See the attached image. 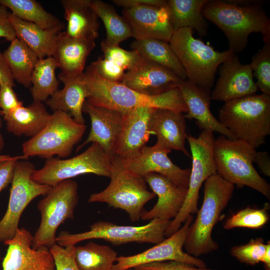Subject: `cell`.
<instances>
[{
    "mask_svg": "<svg viewBox=\"0 0 270 270\" xmlns=\"http://www.w3.org/2000/svg\"><path fill=\"white\" fill-rule=\"evenodd\" d=\"M80 78L86 88V102L92 106L122 112L140 107L168 109L186 114L188 112L186 105L178 88L156 96L142 94L120 82L104 80L96 73L92 64Z\"/></svg>",
    "mask_w": 270,
    "mask_h": 270,
    "instance_id": "obj_1",
    "label": "cell"
},
{
    "mask_svg": "<svg viewBox=\"0 0 270 270\" xmlns=\"http://www.w3.org/2000/svg\"><path fill=\"white\" fill-rule=\"evenodd\" d=\"M262 5L240 6L225 0H208L202 14L223 32L228 50L236 54L246 48L252 33H260L264 42L270 40V20Z\"/></svg>",
    "mask_w": 270,
    "mask_h": 270,
    "instance_id": "obj_2",
    "label": "cell"
},
{
    "mask_svg": "<svg viewBox=\"0 0 270 270\" xmlns=\"http://www.w3.org/2000/svg\"><path fill=\"white\" fill-rule=\"evenodd\" d=\"M234 189V184L217 174L206 180L202 206L188 228L184 242L186 253L198 258L218 249V242L212 238V230L232 196Z\"/></svg>",
    "mask_w": 270,
    "mask_h": 270,
    "instance_id": "obj_3",
    "label": "cell"
},
{
    "mask_svg": "<svg viewBox=\"0 0 270 270\" xmlns=\"http://www.w3.org/2000/svg\"><path fill=\"white\" fill-rule=\"evenodd\" d=\"M218 120L235 139L256 149L270 134V95L254 94L225 102Z\"/></svg>",
    "mask_w": 270,
    "mask_h": 270,
    "instance_id": "obj_4",
    "label": "cell"
},
{
    "mask_svg": "<svg viewBox=\"0 0 270 270\" xmlns=\"http://www.w3.org/2000/svg\"><path fill=\"white\" fill-rule=\"evenodd\" d=\"M168 42L186 72V80L210 94L218 68L234 54L229 50H216L194 38L190 28L174 31Z\"/></svg>",
    "mask_w": 270,
    "mask_h": 270,
    "instance_id": "obj_5",
    "label": "cell"
},
{
    "mask_svg": "<svg viewBox=\"0 0 270 270\" xmlns=\"http://www.w3.org/2000/svg\"><path fill=\"white\" fill-rule=\"evenodd\" d=\"M256 152L243 140L221 135L215 139L214 146L216 174L234 185L250 187L270 199V185L253 165Z\"/></svg>",
    "mask_w": 270,
    "mask_h": 270,
    "instance_id": "obj_6",
    "label": "cell"
},
{
    "mask_svg": "<svg viewBox=\"0 0 270 270\" xmlns=\"http://www.w3.org/2000/svg\"><path fill=\"white\" fill-rule=\"evenodd\" d=\"M110 178L107 187L90 194L88 202L106 203L125 211L132 222L140 220L144 205L156 196L148 190L144 178L126 169L120 158L115 156Z\"/></svg>",
    "mask_w": 270,
    "mask_h": 270,
    "instance_id": "obj_7",
    "label": "cell"
},
{
    "mask_svg": "<svg viewBox=\"0 0 270 270\" xmlns=\"http://www.w3.org/2000/svg\"><path fill=\"white\" fill-rule=\"evenodd\" d=\"M86 126L76 122L68 114L61 111L50 114L44 127L22 144L24 159L38 156L46 159L58 156L64 158L82 138Z\"/></svg>",
    "mask_w": 270,
    "mask_h": 270,
    "instance_id": "obj_8",
    "label": "cell"
},
{
    "mask_svg": "<svg viewBox=\"0 0 270 270\" xmlns=\"http://www.w3.org/2000/svg\"><path fill=\"white\" fill-rule=\"evenodd\" d=\"M186 140L192 160L188 192L182 208L170 221L165 232L164 236L167 238L176 232L190 215L197 212L199 192L202 184L210 176L216 174L213 132L202 130L197 138L188 134Z\"/></svg>",
    "mask_w": 270,
    "mask_h": 270,
    "instance_id": "obj_9",
    "label": "cell"
},
{
    "mask_svg": "<svg viewBox=\"0 0 270 270\" xmlns=\"http://www.w3.org/2000/svg\"><path fill=\"white\" fill-rule=\"evenodd\" d=\"M170 221L156 218L143 226H132L100 220L90 226L88 231L76 234L62 232L56 236V244L63 247L74 246L84 240L98 238L114 245L134 242L156 244L165 238L164 233Z\"/></svg>",
    "mask_w": 270,
    "mask_h": 270,
    "instance_id": "obj_10",
    "label": "cell"
},
{
    "mask_svg": "<svg viewBox=\"0 0 270 270\" xmlns=\"http://www.w3.org/2000/svg\"><path fill=\"white\" fill-rule=\"evenodd\" d=\"M38 204L40 214V226L32 236L34 249L44 246L49 248L56 244V232L59 226L74 217L78 201L76 182L68 180L52 186Z\"/></svg>",
    "mask_w": 270,
    "mask_h": 270,
    "instance_id": "obj_11",
    "label": "cell"
},
{
    "mask_svg": "<svg viewBox=\"0 0 270 270\" xmlns=\"http://www.w3.org/2000/svg\"><path fill=\"white\" fill-rule=\"evenodd\" d=\"M112 168L111 158L100 146L92 143L84 152L72 158L46 159L43 167L35 170L31 177L39 184L53 186L62 181L88 174L110 178Z\"/></svg>",
    "mask_w": 270,
    "mask_h": 270,
    "instance_id": "obj_12",
    "label": "cell"
},
{
    "mask_svg": "<svg viewBox=\"0 0 270 270\" xmlns=\"http://www.w3.org/2000/svg\"><path fill=\"white\" fill-rule=\"evenodd\" d=\"M34 166L27 160H18L11 182L6 210L0 220V242L12 239L18 229L20 216L36 198L46 194L52 186L39 184L32 178Z\"/></svg>",
    "mask_w": 270,
    "mask_h": 270,
    "instance_id": "obj_13",
    "label": "cell"
},
{
    "mask_svg": "<svg viewBox=\"0 0 270 270\" xmlns=\"http://www.w3.org/2000/svg\"><path fill=\"white\" fill-rule=\"evenodd\" d=\"M192 221L193 216L190 214L176 232L155 246L136 254L118 256L112 270H127L144 264L168 260L182 262L200 268H206L204 260L183 250Z\"/></svg>",
    "mask_w": 270,
    "mask_h": 270,
    "instance_id": "obj_14",
    "label": "cell"
},
{
    "mask_svg": "<svg viewBox=\"0 0 270 270\" xmlns=\"http://www.w3.org/2000/svg\"><path fill=\"white\" fill-rule=\"evenodd\" d=\"M172 150L158 142L144 146L136 156L130 159L120 158L123 166L138 175L144 176L149 173L162 174L176 185L188 188L190 170L182 169L169 158Z\"/></svg>",
    "mask_w": 270,
    "mask_h": 270,
    "instance_id": "obj_15",
    "label": "cell"
},
{
    "mask_svg": "<svg viewBox=\"0 0 270 270\" xmlns=\"http://www.w3.org/2000/svg\"><path fill=\"white\" fill-rule=\"evenodd\" d=\"M32 236L24 228H18L14 237L4 242L8 246L2 270H56L50 248L32 246Z\"/></svg>",
    "mask_w": 270,
    "mask_h": 270,
    "instance_id": "obj_16",
    "label": "cell"
},
{
    "mask_svg": "<svg viewBox=\"0 0 270 270\" xmlns=\"http://www.w3.org/2000/svg\"><path fill=\"white\" fill-rule=\"evenodd\" d=\"M219 71V78L210 92L211 100L225 102L258 91L250 64H242L236 54L220 65Z\"/></svg>",
    "mask_w": 270,
    "mask_h": 270,
    "instance_id": "obj_17",
    "label": "cell"
},
{
    "mask_svg": "<svg viewBox=\"0 0 270 270\" xmlns=\"http://www.w3.org/2000/svg\"><path fill=\"white\" fill-rule=\"evenodd\" d=\"M182 80L168 69L142 56L120 83L141 94L156 96L178 88Z\"/></svg>",
    "mask_w": 270,
    "mask_h": 270,
    "instance_id": "obj_18",
    "label": "cell"
},
{
    "mask_svg": "<svg viewBox=\"0 0 270 270\" xmlns=\"http://www.w3.org/2000/svg\"><path fill=\"white\" fill-rule=\"evenodd\" d=\"M82 110L90 118L91 128L86 139L77 148L76 151L89 143H96L112 160L116 156V144L122 130L123 113L114 109L91 105L86 100Z\"/></svg>",
    "mask_w": 270,
    "mask_h": 270,
    "instance_id": "obj_19",
    "label": "cell"
},
{
    "mask_svg": "<svg viewBox=\"0 0 270 270\" xmlns=\"http://www.w3.org/2000/svg\"><path fill=\"white\" fill-rule=\"evenodd\" d=\"M154 108H138L123 113L122 130L116 156L130 159L138 156L149 140L151 118Z\"/></svg>",
    "mask_w": 270,
    "mask_h": 270,
    "instance_id": "obj_20",
    "label": "cell"
},
{
    "mask_svg": "<svg viewBox=\"0 0 270 270\" xmlns=\"http://www.w3.org/2000/svg\"><path fill=\"white\" fill-rule=\"evenodd\" d=\"M136 40L155 38L169 42L174 32L166 6H144L123 9Z\"/></svg>",
    "mask_w": 270,
    "mask_h": 270,
    "instance_id": "obj_21",
    "label": "cell"
},
{
    "mask_svg": "<svg viewBox=\"0 0 270 270\" xmlns=\"http://www.w3.org/2000/svg\"><path fill=\"white\" fill-rule=\"evenodd\" d=\"M144 178L158 198L151 210H143L140 219L144 220L174 219L184 204L188 188L178 186L166 177L156 173H149Z\"/></svg>",
    "mask_w": 270,
    "mask_h": 270,
    "instance_id": "obj_22",
    "label": "cell"
},
{
    "mask_svg": "<svg viewBox=\"0 0 270 270\" xmlns=\"http://www.w3.org/2000/svg\"><path fill=\"white\" fill-rule=\"evenodd\" d=\"M95 40L71 38L61 32L52 57L60 69L58 78L63 84L82 76L88 57L96 46Z\"/></svg>",
    "mask_w": 270,
    "mask_h": 270,
    "instance_id": "obj_23",
    "label": "cell"
},
{
    "mask_svg": "<svg viewBox=\"0 0 270 270\" xmlns=\"http://www.w3.org/2000/svg\"><path fill=\"white\" fill-rule=\"evenodd\" d=\"M178 88L188 108L186 118L195 120L202 130L216 132L230 139L236 140L211 112L210 94L187 80L182 82Z\"/></svg>",
    "mask_w": 270,
    "mask_h": 270,
    "instance_id": "obj_24",
    "label": "cell"
},
{
    "mask_svg": "<svg viewBox=\"0 0 270 270\" xmlns=\"http://www.w3.org/2000/svg\"><path fill=\"white\" fill-rule=\"evenodd\" d=\"M184 113L168 109L155 108L151 118V134L157 137V142L170 150L190 155L185 147L188 134Z\"/></svg>",
    "mask_w": 270,
    "mask_h": 270,
    "instance_id": "obj_25",
    "label": "cell"
},
{
    "mask_svg": "<svg viewBox=\"0 0 270 270\" xmlns=\"http://www.w3.org/2000/svg\"><path fill=\"white\" fill-rule=\"evenodd\" d=\"M60 2L67 22L65 34L71 38L96 40L100 24L90 0H62Z\"/></svg>",
    "mask_w": 270,
    "mask_h": 270,
    "instance_id": "obj_26",
    "label": "cell"
},
{
    "mask_svg": "<svg viewBox=\"0 0 270 270\" xmlns=\"http://www.w3.org/2000/svg\"><path fill=\"white\" fill-rule=\"evenodd\" d=\"M10 19L16 38L28 46L39 59L52 56L64 26L44 29L34 23L20 20L11 13Z\"/></svg>",
    "mask_w": 270,
    "mask_h": 270,
    "instance_id": "obj_27",
    "label": "cell"
},
{
    "mask_svg": "<svg viewBox=\"0 0 270 270\" xmlns=\"http://www.w3.org/2000/svg\"><path fill=\"white\" fill-rule=\"evenodd\" d=\"M50 114L42 102L34 101L2 116L8 131L15 136L33 137L46 125Z\"/></svg>",
    "mask_w": 270,
    "mask_h": 270,
    "instance_id": "obj_28",
    "label": "cell"
},
{
    "mask_svg": "<svg viewBox=\"0 0 270 270\" xmlns=\"http://www.w3.org/2000/svg\"><path fill=\"white\" fill-rule=\"evenodd\" d=\"M208 0H168L166 9L174 31L182 28L196 30L202 36L208 34V24L202 9Z\"/></svg>",
    "mask_w": 270,
    "mask_h": 270,
    "instance_id": "obj_29",
    "label": "cell"
},
{
    "mask_svg": "<svg viewBox=\"0 0 270 270\" xmlns=\"http://www.w3.org/2000/svg\"><path fill=\"white\" fill-rule=\"evenodd\" d=\"M62 88L56 90L45 102L54 112L68 114L78 123L85 124L83 106L86 99V91L81 78L64 83Z\"/></svg>",
    "mask_w": 270,
    "mask_h": 270,
    "instance_id": "obj_30",
    "label": "cell"
},
{
    "mask_svg": "<svg viewBox=\"0 0 270 270\" xmlns=\"http://www.w3.org/2000/svg\"><path fill=\"white\" fill-rule=\"evenodd\" d=\"M2 54L14 80L25 88L30 87L32 74L39 59L36 54L16 38Z\"/></svg>",
    "mask_w": 270,
    "mask_h": 270,
    "instance_id": "obj_31",
    "label": "cell"
},
{
    "mask_svg": "<svg viewBox=\"0 0 270 270\" xmlns=\"http://www.w3.org/2000/svg\"><path fill=\"white\" fill-rule=\"evenodd\" d=\"M130 47L144 58L168 69L184 80L187 79L168 42L155 38L135 40Z\"/></svg>",
    "mask_w": 270,
    "mask_h": 270,
    "instance_id": "obj_32",
    "label": "cell"
},
{
    "mask_svg": "<svg viewBox=\"0 0 270 270\" xmlns=\"http://www.w3.org/2000/svg\"><path fill=\"white\" fill-rule=\"evenodd\" d=\"M90 5L105 26L106 38L102 41L106 44L119 46L122 41L132 37L128 24L113 6L100 0H90Z\"/></svg>",
    "mask_w": 270,
    "mask_h": 270,
    "instance_id": "obj_33",
    "label": "cell"
},
{
    "mask_svg": "<svg viewBox=\"0 0 270 270\" xmlns=\"http://www.w3.org/2000/svg\"><path fill=\"white\" fill-rule=\"evenodd\" d=\"M74 256L79 270H112L118 257L110 246L93 242L75 246Z\"/></svg>",
    "mask_w": 270,
    "mask_h": 270,
    "instance_id": "obj_34",
    "label": "cell"
},
{
    "mask_svg": "<svg viewBox=\"0 0 270 270\" xmlns=\"http://www.w3.org/2000/svg\"><path fill=\"white\" fill-rule=\"evenodd\" d=\"M0 4L10 10V13L24 21L34 23L44 29L64 26L52 14L45 10L34 0H0Z\"/></svg>",
    "mask_w": 270,
    "mask_h": 270,
    "instance_id": "obj_35",
    "label": "cell"
},
{
    "mask_svg": "<svg viewBox=\"0 0 270 270\" xmlns=\"http://www.w3.org/2000/svg\"><path fill=\"white\" fill-rule=\"evenodd\" d=\"M58 65L52 57L38 59L31 76L30 92L34 101L46 102L58 90L56 75Z\"/></svg>",
    "mask_w": 270,
    "mask_h": 270,
    "instance_id": "obj_36",
    "label": "cell"
},
{
    "mask_svg": "<svg viewBox=\"0 0 270 270\" xmlns=\"http://www.w3.org/2000/svg\"><path fill=\"white\" fill-rule=\"evenodd\" d=\"M266 208L259 209L246 207L240 210L226 220L224 228L228 230L237 228H260L269 220Z\"/></svg>",
    "mask_w": 270,
    "mask_h": 270,
    "instance_id": "obj_37",
    "label": "cell"
},
{
    "mask_svg": "<svg viewBox=\"0 0 270 270\" xmlns=\"http://www.w3.org/2000/svg\"><path fill=\"white\" fill-rule=\"evenodd\" d=\"M258 90L270 95V40L264 42L262 48L254 54L249 64Z\"/></svg>",
    "mask_w": 270,
    "mask_h": 270,
    "instance_id": "obj_38",
    "label": "cell"
},
{
    "mask_svg": "<svg viewBox=\"0 0 270 270\" xmlns=\"http://www.w3.org/2000/svg\"><path fill=\"white\" fill-rule=\"evenodd\" d=\"M266 250V244L264 239L258 238L251 239L246 244L232 247L230 252L240 262L254 266L261 262Z\"/></svg>",
    "mask_w": 270,
    "mask_h": 270,
    "instance_id": "obj_39",
    "label": "cell"
},
{
    "mask_svg": "<svg viewBox=\"0 0 270 270\" xmlns=\"http://www.w3.org/2000/svg\"><path fill=\"white\" fill-rule=\"evenodd\" d=\"M101 48L104 58L128 71L132 69L142 57L136 50H128L119 46H108L102 41L101 42Z\"/></svg>",
    "mask_w": 270,
    "mask_h": 270,
    "instance_id": "obj_40",
    "label": "cell"
},
{
    "mask_svg": "<svg viewBox=\"0 0 270 270\" xmlns=\"http://www.w3.org/2000/svg\"><path fill=\"white\" fill-rule=\"evenodd\" d=\"M92 66L96 73L105 80L120 82L124 76V70L103 56L99 57Z\"/></svg>",
    "mask_w": 270,
    "mask_h": 270,
    "instance_id": "obj_41",
    "label": "cell"
},
{
    "mask_svg": "<svg viewBox=\"0 0 270 270\" xmlns=\"http://www.w3.org/2000/svg\"><path fill=\"white\" fill-rule=\"evenodd\" d=\"M74 246H61L57 244L50 248L55 262L56 270H79L76 263Z\"/></svg>",
    "mask_w": 270,
    "mask_h": 270,
    "instance_id": "obj_42",
    "label": "cell"
},
{
    "mask_svg": "<svg viewBox=\"0 0 270 270\" xmlns=\"http://www.w3.org/2000/svg\"><path fill=\"white\" fill-rule=\"evenodd\" d=\"M132 270H215L211 268H200L190 264L177 260L155 262L138 266Z\"/></svg>",
    "mask_w": 270,
    "mask_h": 270,
    "instance_id": "obj_43",
    "label": "cell"
},
{
    "mask_svg": "<svg viewBox=\"0 0 270 270\" xmlns=\"http://www.w3.org/2000/svg\"><path fill=\"white\" fill-rule=\"evenodd\" d=\"M23 105L14 92L13 86L7 84H0V110L4 116L10 111Z\"/></svg>",
    "mask_w": 270,
    "mask_h": 270,
    "instance_id": "obj_44",
    "label": "cell"
},
{
    "mask_svg": "<svg viewBox=\"0 0 270 270\" xmlns=\"http://www.w3.org/2000/svg\"><path fill=\"white\" fill-rule=\"evenodd\" d=\"M20 160L24 158L22 156H14L0 162V192L11 184L16 164Z\"/></svg>",
    "mask_w": 270,
    "mask_h": 270,
    "instance_id": "obj_45",
    "label": "cell"
},
{
    "mask_svg": "<svg viewBox=\"0 0 270 270\" xmlns=\"http://www.w3.org/2000/svg\"><path fill=\"white\" fill-rule=\"evenodd\" d=\"M10 13L6 6L0 4V38L10 42L16 37L10 19Z\"/></svg>",
    "mask_w": 270,
    "mask_h": 270,
    "instance_id": "obj_46",
    "label": "cell"
},
{
    "mask_svg": "<svg viewBox=\"0 0 270 270\" xmlns=\"http://www.w3.org/2000/svg\"><path fill=\"white\" fill-rule=\"evenodd\" d=\"M117 6L124 9L130 8L144 6H165V0H112Z\"/></svg>",
    "mask_w": 270,
    "mask_h": 270,
    "instance_id": "obj_47",
    "label": "cell"
},
{
    "mask_svg": "<svg viewBox=\"0 0 270 270\" xmlns=\"http://www.w3.org/2000/svg\"><path fill=\"white\" fill-rule=\"evenodd\" d=\"M254 162L256 164L263 174L270 176V156L268 152H256Z\"/></svg>",
    "mask_w": 270,
    "mask_h": 270,
    "instance_id": "obj_48",
    "label": "cell"
},
{
    "mask_svg": "<svg viewBox=\"0 0 270 270\" xmlns=\"http://www.w3.org/2000/svg\"><path fill=\"white\" fill-rule=\"evenodd\" d=\"M7 84L15 86L14 80L6 63L2 53L0 52V84Z\"/></svg>",
    "mask_w": 270,
    "mask_h": 270,
    "instance_id": "obj_49",
    "label": "cell"
},
{
    "mask_svg": "<svg viewBox=\"0 0 270 270\" xmlns=\"http://www.w3.org/2000/svg\"><path fill=\"white\" fill-rule=\"evenodd\" d=\"M262 262L264 264L266 270H270V241L266 243V250L262 258Z\"/></svg>",
    "mask_w": 270,
    "mask_h": 270,
    "instance_id": "obj_50",
    "label": "cell"
},
{
    "mask_svg": "<svg viewBox=\"0 0 270 270\" xmlns=\"http://www.w3.org/2000/svg\"><path fill=\"white\" fill-rule=\"evenodd\" d=\"M1 128H2V120L0 116V153L2 152L4 146V139L2 136V134L1 132Z\"/></svg>",
    "mask_w": 270,
    "mask_h": 270,
    "instance_id": "obj_51",
    "label": "cell"
},
{
    "mask_svg": "<svg viewBox=\"0 0 270 270\" xmlns=\"http://www.w3.org/2000/svg\"><path fill=\"white\" fill-rule=\"evenodd\" d=\"M12 156L9 154H0V162L10 158Z\"/></svg>",
    "mask_w": 270,
    "mask_h": 270,
    "instance_id": "obj_52",
    "label": "cell"
},
{
    "mask_svg": "<svg viewBox=\"0 0 270 270\" xmlns=\"http://www.w3.org/2000/svg\"><path fill=\"white\" fill-rule=\"evenodd\" d=\"M132 270V269H129V270Z\"/></svg>",
    "mask_w": 270,
    "mask_h": 270,
    "instance_id": "obj_53",
    "label": "cell"
}]
</instances>
